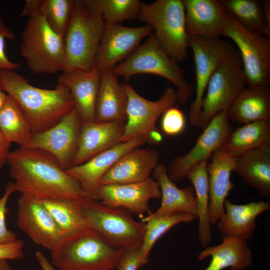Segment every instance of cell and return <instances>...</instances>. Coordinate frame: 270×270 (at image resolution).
<instances>
[{
	"mask_svg": "<svg viewBox=\"0 0 270 270\" xmlns=\"http://www.w3.org/2000/svg\"><path fill=\"white\" fill-rule=\"evenodd\" d=\"M40 0H26L20 14L21 16L29 18L38 14V8Z\"/></svg>",
	"mask_w": 270,
	"mask_h": 270,
	"instance_id": "ee69618b",
	"label": "cell"
},
{
	"mask_svg": "<svg viewBox=\"0 0 270 270\" xmlns=\"http://www.w3.org/2000/svg\"><path fill=\"white\" fill-rule=\"evenodd\" d=\"M188 46L192 51L195 66V98L190 110V122L196 126L208 81L218 65L236 50L227 41L188 36Z\"/></svg>",
	"mask_w": 270,
	"mask_h": 270,
	"instance_id": "7c38bea8",
	"label": "cell"
},
{
	"mask_svg": "<svg viewBox=\"0 0 270 270\" xmlns=\"http://www.w3.org/2000/svg\"><path fill=\"white\" fill-rule=\"evenodd\" d=\"M262 6L266 22L270 29V1L269 0L262 1Z\"/></svg>",
	"mask_w": 270,
	"mask_h": 270,
	"instance_id": "7dc6e473",
	"label": "cell"
},
{
	"mask_svg": "<svg viewBox=\"0 0 270 270\" xmlns=\"http://www.w3.org/2000/svg\"><path fill=\"white\" fill-rule=\"evenodd\" d=\"M162 140L163 134L157 128L150 134L146 142L152 144H159Z\"/></svg>",
	"mask_w": 270,
	"mask_h": 270,
	"instance_id": "bcb514c9",
	"label": "cell"
},
{
	"mask_svg": "<svg viewBox=\"0 0 270 270\" xmlns=\"http://www.w3.org/2000/svg\"><path fill=\"white\" fill-rule=\"evenodd\" d=\"M104 24L100 13L88 8L82 0H74L64 36V72L88 71L94 68Z\"/></svg>",
	"mask_w": 270,
	"mask_h": 270,
	"instance_id": "277c9868",
	"label": "cell"
},
{
	"mask_svg": "<svg viewBox=\"0 0 270 270\" xmlns=\"http://www.w3.org/2000/svg\"><path fill=\"white\" fill-rule=\"evenodd\" d=\"M119 76L112 70L101 75L96 99L94 122L126 121L128 96Z\"/></svg>",
	"mask_w": 270,
	"mask_h": 270,
	"instance_id": "d4e9b609",
	"label": "cell"
},
{
	"mask_svg": "<svg viewBox=\"0 0 270 270\" xmlns=\"http://www.w3.org/2000/svg\"><path fill=\"white\" fill-rule=\"evenodd\" d=\"M146 142L144 140L140 138L120 142L84 163L72 166L66 171L79 182L86 194L96 198V194L103 177L115 162L126 152Z\"/></svg>",
	"mask_w": 270,
	"mask_h": 270,
	"instance_id": "ac0fdd59",
	"label": "cell"
},
{
	"mask_svg": "<svg viewBox=\"0 0 270 270\" xmlns=\"http://www.w3.org/2000/svg\"><path fill=\"white\" fill-rule=\"evenodd\" d=\"M128 96L126 121L121 142L135 138L148 140L150 134L156 130L158 118L178 101L176 90L168 86L156 101L140 96L128 83L122 84Z\"/></svg>",
	"mask_w": 270,
	"mask_h": 270,
	"instance_id": "8fae6325",
	"label": "cell"
},
{
	"mask_svg": "<svg viewBox=\"0 0 270 270\" xmlns=\"http://www.w3.org/2000/svg\"><path fill=\"white\" fill-rule=\"evenodd\" d=\"M112 70L126 79L141 74L162 76L176 87L178 101L182 104L187 102L195 92L194 87L187 82L184 70L160 47L154 33Z\"/></svg>",
	"mask_w": 270,
	"mask_h": 270,
	"instance_id": "8992f818",
	"label": "cell"
},
{
	"mask_svg": "<svg viewBox=\"0 0 270 270\" xmlns=\"http://www.w3.org/2000/svg\"><path fill=\"white\" fill-rule=\"evenodd\" d=\"M14 192V182H8L5 187L4 194L0 198V244L10 242L18 239L17 235L8 229L6 224V216L8 212V202Z\"/></svg>",
	"mask_w": 270,
	"mask_h": 270,
	"instance_id": "f35d334b",
	"label": "cell"
},
{
	"mask_svg": "<svg viewBox=\"0 0 270 270\" xmlns=\"http://www.w3.org/2000/svg\"><path fill=\"white\" fill-rule=\"evenodd\" d=\"M20 52L29 69L35 74L64 71V38L38 14L29 18L22 32Z\"/></svg>",
	"mask_w": 270,
	"mask_h": 270,
	"instance_id": "ba28073f",
	"label": "cell"
},
{
	"mask_svg": "<svg viewBox=\"0 0 270 270\" xmlns=\"http://www.w3.org/2000/svg\"><path fill=\"white\" fill-rule=\"evenodd\" d=\"M249 187L270 196V143L251 150L238 158L234 170Z\"/></svg>",
	"mask_w": 270,
	"mask_h": 270,
	"instance_id": "4316f807",
	"label": "cell"
},
{
	"mask_svg": "<svg viewBox=\"0 0 270 270\" xmlns=\"http://www.w3.org/2000/svg\"><path fill=\"white\" fill-rule=\"evenodd\" d=\"M153 30L151 26L146 24L128 27L120 24L105 22L94 68L101 75L112 70L118 62L128 58L140 41Z\"/></svg>",
	"mask_w": 270,
	"mask_h": 270,
	"instance_id": "9a60e30c",
	"label": "cell"
},
{
	"mask_svg": "<svg viewBox=\"0 0 270 270\" xmlns=\"http://www.w3.org/2000/svg\"><path fill=\"white\" fill-rule=\"evenodd\" d=\"M268 143L270 120H260L244 124L232 130L223 148L228 155L238 158Z\"/></svg>",
	"mask_w": 270,
	"mask_h": 270,
	"instance_id": "4dcf8cb0",
	"label": "cell"
},
{
	"mask_svg": "<svg viewBox=\"0 0 270 270\" xmlns=\"http://www.w3.org/2000/svg\"><path fill=\"white\" fill-rule=\"evenodd\" d=\"M7 97V94L2 90L0 82V108L3 105Z\"/></svg>",
	"mask_w": 270,
	"mask_h": 270,
	"instance_id": "681fc988",
	"label": "cell"
},
{
	"mask_svg": "<svg viewBox=\"0 0 270 270\" xmlns=\"http://www.w3.org/2000/svg\"><path fill=\"white\" fill-rule=\"evenodd\" d=\"M197 218L183 212H168L156 214L152 212L143 218L146 223L143 243L140 248L143 258L148 262L150 251L157 240L168 230L180 223H190Z\"/></svg>",
	"mask_w": 270,
	"mask_h": 270,
	"instance_id": "d6a6232c",
	"label": "cell"
},
{
	"mask_svg": "<svg viewBox=\"0 0 270 270\" xmlns=\"http://www.w3.org/2000/svg\"><path fill=\"white\" fill-rule=\"evenodd\" d=\"M229 119L238 124L270 120L269 87H244L226 111Z\"/></svg>",
	"mask_w": 270,
	"mask_h": 270,
	"instance_id": "83f0119b",
	"label": "cell"
},
{
	"mask_svg": "<svg viewBox=\"0 0 270 270\" xmlns=\"http://www.w3.org/2000/svg\"><path fill=\"white\" fill-rule=\"evenodd\" d=\"M96 196L106 205L122 208L132 214L142 216L152 213L149 201L152 198H160L161 192L158 182L149 178L133 183L102 185Z\"/></svg>",
	"mask_w": 270,
	"mask_h": 270,
	"instance_id": "e0dca14e",
	"label": "cell"
},
{
	"mask_svg": "<svg viewBox=\"0 0 270 270\" xmlns=\"http://www.w3.org/2000/svg\"><path fill=\"white\" fill-rule=\"evenodd\" d=\"M0 132L10 144L26 147L33 136L32 126L24 112L10 96L0 108Z\"/></svg>",
	"mask_w": 270,
	"mask_h": 270,
	"instance_id": "1f68e13d",
	"label": "cell"
},
{
	"mask_svg": "<svg viewBox=\"0 0 270 270\" xmlns=\"http://www.w3.org/2000/svg\"><path fill=\"white\" fill-rule=\"evenodd\" d=\"M222 36L232 40L238 49L246 84L269 87L270 38L246 27L227 12Z\"/></svg>",
	"mask_w": 270,
	"mask_h": 270,
	"instance_id": "9c48e42d",
	"label": "cell"
},
{
	"mask_svg": "<svg viewBox=\"0 0 270 270\" xmlns=\"http://www.w3.org/2000/svg\"><path fill=\"white\" fill-rule=\"evenodd\" d=\"M161 192V203L156 214L168 212H183L197 218L194 190L192 186L178 188L168 176L167 168L159 164L152 172Z\"/></svg>",
	"mask_w": 270,
	"mask_h": 270,
	"instance_id": "f1b7e54d",
	"label": "cell"
},
{
	"mask_svg": "<svg viewBox=\"0 0 270 270\" xmlns=\"http://www.w3.org/2000/svg\"><path fill=\"white\" fill-rule=\"evenodd\" d=\"M82 120L74 108L57 124L43 132L34 134L26 147L44 150L54 156L66 170L72 166L77 152Z\"/></svg>",
	"mask_w": 270,
	"mask_h": 270,
	"instance_id": "5bb4252c",
	"label": "cell"
},
{
	"mask_svg": "<svg viewBox=\"0 0 270 270\" xmlns=\"http://www.w3.org/2000/svg\"><path fill=\"white\" fill-rule=\"evenodd\" d=\"M0 270H14L8 260H0Z\"/></svg>",
	"mask_w": 270,
	"mask_h": 270,
	"instance_id": "c3c4849f",
	"label": "cell"
},
{
	"mask_svg": "<svg viewBox=\"0 0 270 270\" xmlns=\"http://www.w3.org/2000/svg\"><path fill=\"white\" fill-rule=\"evenodd\" d=\"M0 82L2 90L16 102L28 120L33 134L52 127L74 108L70 92L60 84L54 89L39 88L10 70L0 72Z\"/></svg>",
	"mask_w": 270,
	"mask_h": 270,
	"instance_id": "7a4b0ae2",
	"label": "cell"
},
{
	"mask_svg": "<svg viewBox=\"0 0 270 270\" xmlns=\"http://www.w3.org/2000/svg\"><path fill=\"white\" fill-rule=\"evenodd\" d=\"M16 224L34 243L50 252L64 237L42 201L27 194L18 200Z\"/></svg>",
	"mask_w": 270,
	"mask_h": 270,
	"instance_id": "2e32d148",
	"label": "cell"
},
{
	"mask_svg": "<svg viewBox=\"0 0 270 270\" xmlns=\"http://www.w3.org/2000/svg\"><path fill=\"white\" fill-rule=\"evenodd\" d=\"M222 242L216 246H207L198 256L202 260L211 257L210 262L204 270H246L252 264V252L247 241L234 238H222Z\"/></svg>",
	"mask_w": 270,
	"mask_h": 270,
	"instance_id": "484cf974",
	"label": "cell"
},
{
	"mask_svg": "<svg viewBox=\"0 0 270 270\" xmlns=\"http://www.w3.org/2000/svg\"><path fill=\"white\" fill-rule=\"evenodd\" d=\"M124 126L120 122H82L72 166L84 164L121 142Z\"/></svg>",
	"mask_w": 270,
	"mask_h": 270,
	"instance_id": "7402d4cb",
	"label": "cell"
},
{
	"mask_svg": "<svg viewBox=\"0 0 270 270\" xmlns=\"http://www.w3.org/2000/svg\"><path fill=\"white\" fill-rule=\"evenodd\" d=\"M246 84L240 56L236 51L218 65L211 76L196 126L203 130L214 116L226 112Z\"/></svg>",
	"mask_w": 270,
	"mask_h": 270,
	"instance_id": "30bf717a",
	"label": "cell"
},
{
	"mask_svg": "<svg viewBox=\"0 0 270 270\" xmlns=\"http://www.w3.org/2000/svg\"><path fill=\"white\" fill-rule=\"evenodd\" d=\"M24 242L20 240L0 244V260H20L24 256Z\"/></svg>",
	"mask_w": 270,
	"mask_h": 270,
	"instance_id": "b9f144b4",
	"label": "cell"
},
{
	"mask_svg": "<svg viewBox=\"0 0 270 270\" xmlns=\"http://www.w3.org/2000/svg\"><path fill=\"white\" fill-rule=\"evenodd\" d=\"M147 263L142 256L140 248L125 249L116 270H138Z\"/></svg>",
	"mask_w": 270,
	"mask_h": 270,
	"instance_id": "60d3db41",
	"label": "cell"
},
{
	"mask_svg": "<svg viewBox=\"0 0 270 270\" xmlns=\"http://www.w3.org/2000/svg\"><path fill=\"white\" fill-rule=\"evenodd\" d=\"M226 11L246 27L270 38L262 2L258 0H219Z\"/></svg>",
	"mask_w": 270,
	"mask_h": 270,
	"instance_id": "836d02e7",
	"label": "cell"
},
{
	"mask_svg": "<svg viewBox=\"0 0 270 270\" xmlns=\"http://www.w3.org/2000/svg\"><path fill=\"white\" fill-rule=\"evenodd\" d=\"M100 78V74L95 68L88 71L63 72L58 78V83L70 92L74 108L82 122H94Z\"/></svg>",
	"mask_w": 270,
	"mask_h": 270,
	"instance_id": "cb8c5ba5",
	"label": "cell"
},
{
	"mask_svg": "<svg viewBox=\"0 0 270 270\" xmlns=\"http://www.w3.org/2000/svg\"><path fill=\"white\" fill-rule=\"evenodd\" d=\"M124 250L84 227L62 238L50 251V262L58 270H114Z\"/></svg>",
	"mask_w": 270,
	"mask_h": 270,
	"instance_id": "3957f363",
	"label": "cell"
},
{
	"mask_svg": "<svg viewBox=\"0 0 270 270\" xmlns=\"http://www.w3.org/2000/svg\"><path fill=\"white\" fill-rule=\"evenodd\" d=\"M137 19L151 26L155 38L172 60L181 62L189 47L182 0H157L142 4Z\"/></svg>",
	"mask_w": 270,
	"mask_h": 270,
	"instance_id": "52a82bcc",
	"label": "cell"
},
{
	"mask_svg": "<svg viewBox=\"0 0 270 270\" xmlns=\"http://www.w3.org/2000/svg\"><path fill=\"white\" fill-rule=\"evenodd\" d=\"M6 162L14 180L15 190L21 194L42 200L66 198L84 201L96 198L86 194L56 159L44 150L19 147L10 152Z\"/></svg>",
	"mask_w": 270,
	"mask_h": 270,
	"instance_id": "6da1fadb",
	"label": "cell"
},
{
	"mask_svg": "<svg viewBox=\"0 0 270 270\" xmlns=\"http://www.w3.org/2000/svg\"><path fill=\"white\" fill-rule=\"evenodd\" d=\"M14 32L6 26L0 16V72L4 70H16L20 66V63L11 61L5 50V41L6 39L14 40Z\"/></svg>",
	"mask_w": 270,
	"mask_h": 270,
	"instance_id": "ab89813d",
	"label": "cell"
},
{
	"mask_svg": "<svg viewBox=\"0 0 270 270\" xmlns=\"http://www.w3.org/2000/svg\"><path fill=\"white\" fill-rule=\"evenodd\" d=\"M74 0H40L38 14L64 38L68 26Z\"/></svg>",
	"mask_w": 270,
	"mask_h": 270,
	"instance_id": "8d00e7d4",
	"label": "cell"
},
{
	"mask_svg": "<svg viewBox=\"0 0 270 270\" xmlns=\"http://www.w3.org/2000/svg\"><path fill=\"white\" fill-rule=\"evenodd\" d=\"M207 164L208 162H204L194 166L186 177L190 181L194 190L198 219V239L204 248L208 246L212 236Z\"/></svg>",
	"mask_w": 270,
	"mask_h": 270,
	"instance_id": "f546056e",
	"label": "cell"
},
{
	"mask_svg": "<svg viewBox=\"0 0 270 270\" xmlns=\"http://www.w3.org/2000/svg\"><path fill=\"white\" fill-rule=\"evenodd\" d=\"M42 201L63 236L85 227L81 208L83 201L66 198Z\"/></svg>",
	"mask_w": 270,
	"mask_h": 270,
	"instance_id": "e575fe53",
	"label": "cell"
},
{
	"mask_svg": "<svg viewBox=\"0 0 270 270\" xmlns=\"http://www.w3.org/2000/svg\"><path fill=\"white\" fill-rule=\"evenodd\" d=\"M224 208V214L216 224L222 238L234 237L247 241L257 228L256 218L270 209V202L260 200L237 204L226 199Z\"/></svg>",
	"mask_w": 270,
	"mask_h": 270,
	"instance_id": "603a6c76",
	"label": "cell"
},
{
	"mask_svg": "<svg viewBox=\"0 0 270 270\" xmlns=\"http://www.w3.org/2000/svg\"><path fill=\"white\" fill-rule=\"evenodd\" d=\"M188 35L217 39L223 36L226 12L219 0H182Z\"/></svg>",
	"mask_w": 270,
	"mask_h": 270,
	"instance_id": "ffe728a7",
	"label": "cell"
},
{
	"mask_svg": "<svg viewBox=\"0 0 270 270\" xmlns=\"http://www.w3.org/2000/svg\"><path fill=\"white\" fill-rule=\"evenodd\" d=\"M10 144L0 132V170L7 162L10 152Z\"/></svg>",
	"mask_w": 270,
	"mask_h": 270,
	"instance_id": "7bdbcfd3",
	"label": "cell"
},
{
	"mask_svg": "<svg viewBox=\"0 0 270 270\" xmlns=\"http://www.w3.org/2000/svg\"><path fill=\"white\" fill-rule=\"evenodd\" d=\"M228 120L226 112L216 115L203 129L194 146L187 153L172 160L167 168L168 176L172 181L178 182L186 178L192 168L208 162L215 150L224 146L232 130Z\"/></svg>",
	"mask_w": 270,
	"mask_h": 270,
	"instance_id": "4fadbf2b",
	"label": "cell"
},
{
	"mask_svg": "<svg viewBox=\"0 0 270 270\" xmlns=\"http://www.w3.org/2000/svg\"><path fill=\"white\" fill-rule=\"evenodd\" d=\"M90 8L100 13L106 23L120 24L137 18L142 3L138 0H82Z\"/></svg>",
	"mask_w": 270,
	"mask_h": 270,
	"instance_id": "d590c367",
	"label": "cell"
},
{
	"mask_svg": "<svg viewBox=\"0 0 270 270\" xmlns=\"http://www.w3.org/2000/svg\"><path fill=\"white\" fill-rule=\"evenodd\" d=\"M81 208L85 227L96 232L116 248H141L146 223L135 220L130 212L106 205L96 198L82 202Z\"/></svg>",
	"mask_w": 270,
	"mask_h": 270,
	"instance_id": "5b68a950",
	"label": "cell"
},
{
	"mask_svg": "<svg viewBox=\"0 0 270 270\" xmlns=\"http://www.w3.org/2000/svg\"><path fill=\"white\" fill-rule=\"evenodd\" d=\"M208 162L210 218L216 224L224 213V202L234 187L230 180L238 158L227 154L223 147L218 148Z\"/></svg>",
	"mask_w": 270,
	"mask_h": 270,
	"instance_id": "d6986e66",
	"label": "cell"
},
{
	"mask_svg": "<svg viewBox=\"0 0 270 270\" xmlns=\"http://www.w3.org/2000/svg\"><path fill=\"white\" fill-rule=\"evenodd\" d=\"M162 116L160 126L164 134L175 136L183 132L186 122L181 110L173 106L167 109Z\"/></svg>",
	"mask_w": 270,
	"mask_h": 270,
	"instance_id": "74e56055",
	"label": "cell"
},
{
	"mask_svg": "<svg viewBox=\"0 0 270 270\" xmlns=\"http://www.w3.org/2000/svg\"><path fill=\"white\" fill-rule=\"evenodd\" d=\"M158 152L150 148H134L124 154L103 177L101 186L141 182L148 178L160 164Z\"/></svg>",
	"mask_w": 270,
	"mask_h": 270,
	"instance_id": "44dd1931",
	"label": "cell"
},
{
	"mask_svg": "<svg viewBox=\"0 0 270 270\" xmlns=\"http://www.w3.org/2000/svg\"><path fill=\"white\" fill-rule=\"evenodd\" d=\"M35 257L42 270H58L40 250L35 252Z\"/></svg>",
	"mask_w": 270,
	"mask_h": 270,
	"instance_id": "f6af8a7d",
	"label": "cell"
}]
</instances>
